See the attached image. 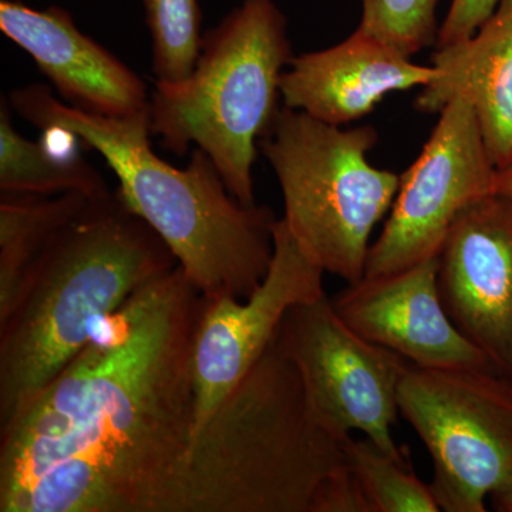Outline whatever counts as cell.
<instances>
[{
    "mask_svg": "<svg viewBox=\"0 0 512 512\" xmlns=\"http://www.w3.org/2000/svg\"><path fill=\"white\" fill-rule=\"evenodd\" d=\"M204 296L180 266L0 427V512H183Z\"/></svg>",
    "mask_w": 512,
    "mask_h": 512,
    "instance_id": "obj_1",
    "label": "cell"
},
{
    "mask_svg": "<svg viewBox=\"0 0 512 512\" xmlns=\"http://www.w3.org/2000/svg\"><path fill=\"white\" fill-rule=\"evenodd\" d=\"M9 103L40 130L94 148L119 178L127 207L160 235L205 299H247L264 281L274 255V211L235 200L198 148L183 170L161 160L151 148L148 111L96 116L64 104L42 84L15 90Z\"/></svg>",
    "mask_w": 512,
    "mask_h": 512,
    "instance_id": "obj_2",
    "label": "cell"
},
{
    "mask_svg": "<svg viewBox=\"0 0 512 512\" xmlns=\"http://www.w3.org/2000/svg\"><path fill=\"white\" fill-rule=\"evenodd\" d=\"M177 266L119 191L90 200L47 248L0 325V427L86 348L99 323Z\"/></svg>",
    "mask_w": 512,
    "mask_h": 512,
    "instance_id": "obj_3",
    "label": "cell"
},
{
    "mask_svg": "<svg viewBox=\"0 0 512 512\" xmlns=\"http://www.w3.org/2000/svg\"><path fill=\"white\" fill-rule=\"evenodd\" d=\"M350 434L313 409L275 339L191 447L183 512H312Z\"/></svg>",
    "mask_w": 512,
    "mask_h": 512,
    "instance_id": "obj_4",
    "label": "cell"
},
{
    "mask_svg": "<svg viewBox=\"0 0 512 512\" xmlns=\"http://www.w3.org/2000/svg\"><path fill=\"white\" fill-rule=\"evenodd\" d=\"M292 59L275 0H244L202 37L185 79L157 80L148 109L151 134L177 156L192 146L204 151L232 197L254 207L252 167L259 141L282 109L281 80Z\"/></svg>",
    "mask_w": 512,
    "mask_h": 512,
    "instance_id": "obj_5",
    "label": "cell"
},
{
    "mask_svg": "<svg viewBox=\"0 0 512 512\" xmlns=\"http://www.w3.org/2000/svg\"><path fill=\"white\" fill-rule=\"evenodd\" d=\"M377 140L372 126L340 128L282 106L259 141L293 237L323 271L349 285L365 276L370 235L400 187V175L367 158Z\"/></svg>",
    "mask_w": 512,
    "mask_h": 512,
    "instance_id": "obj_6",
    "label": "cell"
},
{
    "mask_svg": "<svg viewBox=\"0 0 512 512\" xmlns=\"http://www.w3.org/2000/svg\"><path fill=\"white\" fill-rule=\"evenodd\" d=\"M397 400L433 458L430 487L440 511H487L485 498L512 476V380L410 363Z\"/></svg>",
    "mask_w": 512,
    "mask_h": 512,
    "instance_id": "obj_7",
    "label": "cell"
},
{
    "mask_svg": "<svg viewBox=\"0 0 512 512\" xmlns=\"http://www.w3.org/2000/svg\"><path fill=\"white\" fill-rule=\"evenodd\" d=\"M276 342L292 360L315 412L333 429L362 431L384 453L409 461L390 427L410 362L349 328L328 295L286 312Z\"/></svg>",
    "mask_w": 512,
    "mask_h": 512,
    "instance_id": "obj_8",
    "label": "cell"
},
{
    "mask_svg": "<svg viewBox=\"0 0 512 512\" xmlns=\"http://www.w3.org/2000/svg\"><path fill=\"white\" fill-rule=\"evenodd\" d=\"M495 174L473 107L451 100L420 156L400 175L389 218L367 256L366 278L437 258L461 212L494 194Z\"/></svg>",
    "mask_w": 512,
    "mask_h": 512,
    "instance_id": "obj_9",
    "label": "cell"
},
{
    "mask_svg": "<svg viewBox=\"0 0 512 512\" xmlns=\"http://www.w3.org/2000/svg\"><path fill=\"white\" fill-rule=\"evenodd\" d=\"M323 274L282 218L274 225V255L268 274L247 301L229 296L204 298L192 348L191 447L212 414L269 348L286 312L325 295Z\"/></svg>",
    "mask_w": 512,
    "mask_h": 512,
    "instance_id": "obj_10",
    "label": "cell"
},
{
    "mask_svg": "<svg viewBox=\"0 0 512 512\" xmlns=\"http://www.w3.org/2000/svg\"><path fill=\"white\" fill-rule=\"evenodd\" d=\"M437 288L451 322L512 380V198L461 212L439 255Z\"/></svg>",
    "mask_w": 512,
    "mask_h": 512,
    "instance_id": "obj_11",
    "label": "cell"
},
{
    "mask_svg": "<svg viewBox=\"0 0 512 512\" xmlns=\"http://www.w3.org/2000/svg\"><path fill=\"white\" fill-rule=\"evenodd\" d=\"M437 274L439 256L394 274L365 276L330 301L357 335L393 350L414 366L503 375L448 318Z\"/></svg>",
    "mask_w": 512,
    "mask_h": 512,
    "instance_id": "obj_12",
    "label": "cell"
},
{
    "mask_svg": "<svg viewBox=\"0 0 512 512\" xmlns=\"http://www.w3.org/2000/svg\"><path fill=\"white\" fill-rule=\"evenodd\" d=\"M0 30L35 60L74 109L104 117L136 116L150 109L144 80L80 32L66 10H37L18 0H2Z\"/></svg>",
    "mask_w": 512,
    "mask_h": 512,
    "instance_id": "obj_13",
    "label": "cell"
},
{
    "mask_svg": "<svg viewBox=\"0 0 512 512\" xmlns=\"http://www.w3.org/2000/svg\"><path fill=\"white\" fill-rule=\"evenodd\" d=\"M436 67L356 29L339 45L293 57L281 80L282 106L343 126L372 113L393 92L426 87Z\"/></svg>",
    "mask_w": 512,
    "mask_h": 512,
    "instance_id": "obj_14",
    "label": "cell"
},
{
    "mask_svg": "<svg viewBox=\"0 0 512 512\" xmlns=\"http://www.w3.org/2000/svg\"><path fill=\"white\" fill-rule=\"evenodd\" d=\"M437 77L423 87L416 109L440 113L453 99L470 103L497 167L512 163V0H500L481 28L461 42L437 47Z\"/></svg>",
    "mask_w": 512,
    "mask_h": 512,
    "instance_id": "obj_15",
    "label": "cell"
},
{
    "mask_svg": "<svg viewBox=\"0 0 512 512\" xmlns=\"http://www.w3.org/2000/svg\"><path fill=\"white\" fill-rule=\"evenodd\" d=\"M96 197L5 194L0 200V325L22 299L30 276L59 232Z\"/></svg>",
    "mask_w": 512,
    "mask_h": 512,
    "instance_id": "obj_16",
    "label": "cell"
},
{
    "mask_svg": "<svg viewBox=\"0 0 512 512\" xmlns=\"http://www.w3.org/2000/svg\"><path fill=\"white\" fill-rule=\"evenodd\" d=\"M10 103L0 104V190L5 194H107L103 177L79 154L60 156L45 144L23 137L13 127Z\"/></svg>",
    "mask_w": 512,
    "mask_h": 512,
    "instance_id": "obj_17",
    "label": "cell"
},
{
    "mask_svg": "<svg viewBox=\"0 0 512 512\" xmlns=\"http://www.w3.org/2000/svg\"><path fill=\"white\" fill-rule=\"evenodd\" d=\"M348 464L369 504L370 512H439L430 484H424L409 461L384 453L372 440L350 437Z\"/></svg>",
    "mask_w": 512,
    "mask_h": 512,
    "instance_id": "obj_18",
    "label": "cell"
},
{
    "mask_svg": "<svg viewBox=\"0 0 512 512\" xmlns=\"http://www.w3.org/2000/svg\"><path fill=\"white\" fill-rule=\"evenodd\" d=\"M143 2L153 42V72L157 80L185 79L194 69L202 43L198 0Z\"/></svg>",
    "mask_w": 512,
    "mask_h": 512,
    "instance_id": "obj_19",
    "label": "cell"
},
{
    "mask_svg": "<svg viewBox=\"0 0 512 512\" xmlns=\"http://www.w3.org/2000/svg\"><path fill=\"white\" fill-rule=\"evenodd\" d=\"M360 32L412 57L439 36L437 0H360Z\"/></svg>",
    "mask_w": 512,
    "mask_h": 512,
    "instance_id": "obj_20",
    "label": "cell"
},
{
    "mask_svg": "<svg viewBox=\"0 0 512 512\" xmlns=\"http://www.w3.org/2000/svg\"><path fill=\"white\" fill-rule=\"evenodd\" d=\"M500 0H453L437 36V47L453 45L474 35L493 15Z\"/></svg>",
    "mask_w": 512,
    "mask_h": 512,
    "instance_id": "obj_21",
    "label": "cell"
},
{
    "mask_svg": "<svg viewBox=\"0 0 512 512\" xmlns=\"http://www.w3.org/2000/svg\"><path fill=\"white\" fill-rule=\"evenodd\" d=\"M494 194L512 198V163L500 168L495 174Z\"/></svg>",
    "mask_w": 512,
    "mask_h": 512,
    "instance_id": "obj_22",
    "label": "cell"
},
{
    "mask_svg": "<svg viewBox=\"0 0 512 512\" xmlns=\"http://www.w3.org/2000/svg\"><path fill=\"white\" fill-rule=\"evenodd\" d=\"M495 511L512 512V476L500 491L491 495Z\"/></svg>",
    "mask_w": 512,
    "mask_h": 512,
    "instance_id": "obj_23",
    "label": "cell"
}]
</instances>
